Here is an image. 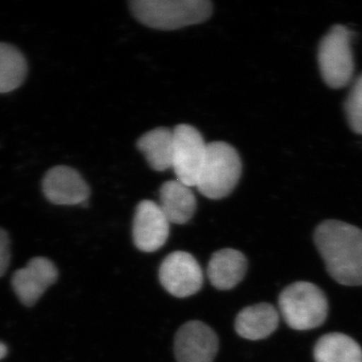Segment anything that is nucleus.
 <instances>
[{
    "mask_svg": "<svg viewBox=\"0 0 362 362\" xmlns=\"http://www.w3.org/2000/svg\"><path fill=\"white\" fill-rule=\"evenodd\" d=\"M314 242L328 274L339 284L362 286V230L328 220L317 226Z\"/></svg>",
    "mask_w": 362,
    "mask_h": 362,
    "instance_id": "1",
    "label": "nucleus"
},
{
    "mask_svg": "<svg viewBox=\"0 0 362 362\" xmlns=\"http://www.w3.org/2000/svg\"><path fill=\"white\" fill-rule=\"evenodd\" d=\"M131 11L143 25L156 30H180L204 23L213 6L207 0H134Z\"/></svg>",
    "mask_w": 362,
    "mask_h": 362,
    "instance_id": "2",
    "label": "nucleus"
},
{
    "mask_svg": "<svg viewBox=\"0 0 362 362\" xmlns=\"http://www.w3.org/2000/svg\"><path fill=\"white\" fill-rule=\"evenodd\" d=\"M279 310L292 329H314L323 325L327 318V298L316 285L300 281L281 292Z\"/></svg>",
    "mask_w": 362,
    "mask_h": 362,
    "instance_id": "3",
    "label": "nucleus"
},
{
    "mask_svg": "<svg viewBox=\"0 0 362 362\" xmlns=\"http://www.w3.org/2000/svg\"><path fill=\"white\" fill-rule=\"evenodd\" d=\"M242 175V161L237 150L226 142L207 144L206 156L195 187L207 199L228 197Z\"/></svg>",
    "mask_w": 362,
    "mask_h": 362,
    "instance_id": "4",
    "label": "nucleus"
},
{
    "mask_svg": "<svg viewBox=\"0 0 362 362\" xmlns=\"http://www.w3.org/2000/svg\"><path fill=\"white\" fill-rule=\"evenodd\" d=\"M352 33L349 28L335 25L324 35L318 47V66L326 85L340 89L351 82L354 74Z\"/></svg>",
    "mask_w": 362,
    "mask_h": 362,
    "instance_id": "5",
    "label": "nucleus"
},
{
    "mask_svg": "<svg viewBox=\"0 0 362 362\" xmlns=\"http://www.w3.org/2000/svg\"><path fill=\"white\" fill-rule=\"evenodd\" d=\"M173 132V163L176 177L187 187L197 185L207 144L199 130L187 124L176 126Z\"/></svg>",
    "mask_w": 362,
    "mask_h": 362,
    "instance_id": "6",
    "label": "nucleus"
},
{
    "mask_svg": "<svg viewBox=\"0 0 362 362\" xmlns=\"http://www.w3.org/2000/svg\"><path fill=\"white\" fill-rule=\"evenodd\" d=\"M159 280L173 296L187 298L197 294L204 284V273L199 262L189 252H171L159 268Z\"/></svg>",
    "mask_w": 362,
    "mask_h": 362,
    "instance_id": "7",
    "label": "nucleus"
},
{
    "mask_svg": "<svg viewBox=\"0 0 362 362\" xmlns=\"http://www.w3.org/2000/svg\"><path fill=\"white\" fill-rule=\"evenodd\" d=\"M45 199L57 206L84 204L90 197V187L81 173L70 166H54L42 180Z\"/></svg>",
    "mask_w": 362,
    "mask_h": 362,
    "instance_id": "8",
    "label": "nucleus"
},
{
    "mask_svg": "<svg viewBox=\"0 0 362 362\" xmlns=\"http://www.w3.org/2000/svg\"><path fill=\"white\" fill-rule=\"evenodd\" d=\"M218 351V337L202 321H189L176 333L175 354L177 362H214Z\"/></svg>",
    "mask_w": 362,
    "mask_h": 362,
    "instance_id": "9",
    "label": "nucleus"
},
{
    "mask_svg": "<svg viewBox=\"0 0 362 362\" xmlns=\"http://www.w3.org/2000/svg\"><path fill=\"white\" fill-rule=\"evenodd\" d=\"M58 277V269L51 259L35 257L25 268L14 272L11 286L21 303L30 307L39 301Z\"/></svg>",
    "mask_w": 362,
    "mask_h": 362,
    "instance_id": "10",
    "label": "nucleus"
},
{
    "mask_svg": "<svg viewBox=\"0 0 362 362\" xmlns=\"http://www.w3.org/2000/svg\"><path fill=\"white\" fill-rule=\"evenodd\" d=\"M170 223L156 202L143 201L136 209L133 221V240L140 251H158L169 237Z\"/></svg>",
    "mask_w": 362,
    "mask_h": 362,
    "instance_id": "11",
    "label": "nucleus"
},
{
    "mask_svg": "<svg viewBox=\"0 0 362 362\" xmlns=\"http://www.w3.org/2000/svg\"><path fill=\"white\" fill-rule=\"evenodd\" d=\"M247 270V261L243 252L223 249L214 252L207 266V277L218 290H230L242 282Z\"/></svg>",
    "mask_w": 362,
    "mask_h": 362,
    "instance_id": "12",
    "label": "nucleus"
},
{
    "mask_svg": "<svg viewBox=\"0 0 362 362\" xmlns=\"http://www.w3.org/2000/svg\"><path fill=\"white\" fill-rule=\"evenodd\" d=\"M280 322V313L272 304L259 303L246 307L238 314L235 328L240 337L262 340L275 332Z\"/></svg>",
    "mask_w": 362,
    "mask_h": 362,
    "instance_id": "13",
    "label": "nucleus"
},
{
    "mask_svg": "<svg viewBox=\"0 0 362 362\" xmlns=\"http://www.w3.org/2000/svg\"><path fill=\"white\" fill-rule=\"evenodd\" d=\"M161 211L170 223L185 225L192 220L197 209V199L189 187L180 180L163 183L160 189Z\"/></svg>",
    "mask_w": 362,
    "mask_h": 362,
    "instance_id": "14",
    "label": "nucleus"
},
{
    "mask_svg": "<svg viewBox=\"0 0 362 362\" xmlns=\"http://www.w3.org/2000/svg\"><path fill=\"white\" fill-rule=\"evenodd\" d=\"M137 147L147 159L150 168L156 171L171 168L173 151V132L168 128H156L141 136Z\"/></svg>",
    "mask_w": 362,
    "mask_h": 362,
    "instance_id": "15",
    "label": "nucleus"
},
{
    "mask_svg": "<svg viewBox=\"0 0 362 362\" xmlns=\"http://www.w3.org/2000/svg\"><path fill=\"white\" fill-rule=\"evenodd\" d=\"M316 362H362L361 345L342 333H329L314 347Z\"/></svg>",
    "mask_w": 362,
    "mask_h": 362,
    "instance_id": "16",
    "label": "nucleus"
},
{
    "mask_svg": "<svg viewBox=\"0 0 362 362\" xmlns=\"http://www.w3.org/2000/svg\"><path fill=\"white\" fill-rule=\"evenodd\" d=\"M28 71V62L23 52L13 45L0 42V94L18 89Z\"/></svg>",
    "mask_w": 362,
    "mask_h": 362,
    "instance_id": "17",
    "label": "nucleus"
},
{
    "mask_svg": "<svg viewBox=\"0 0 362 362\" xmlns=\"http://www.w3.org/2000/svg\"><path fill=\"white\" fill-rule=\"evenodd\" d=\"M345 116L349 127L362 135V74L354 81L344 103Z\"/></svg>",
    "mask_w": 362,
    "mask_h": 362,
    "instance_id": "18",
    "label": "nucleus"
},
{
    "mask_svg": "<svg viewBox=\"0 0 362 362\" xmlns=\"http://www.w3.org/2000/svg\"><path fill=\"white\" fill-rule=\"evenodd\" d=\"M11 264V240L6 230L0 228V278L4 277Z\"/></svg>",
    "mask_w": 362,
    "mask_h": 362,
    "instance_id": "19",
    "label": "nucleus"
},
{
    "mask_svg": "<svg viewBox=\"0 0 362 362\" xmlns=\"http://www.w3.org/2000/svg\"><path fill=\"white\" fill-rule=\"evenodd\" d=\"M7 354V347L6 345L4 344V342L0 341V361L4 359V357L6 356Z\"/></svg>",
    "mask_w": 362,
    "mask_h": 362,
    "instance_id": "20",
    "label": "nucleus"
}]
</instances>
